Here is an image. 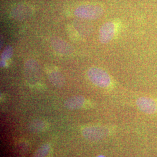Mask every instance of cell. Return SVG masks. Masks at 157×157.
<instances>
[{
    "label": "cell",
    "instance_id": "1",
    "mask_svg": "<svg viewBox=\"0 0 157 157\" xmlns=\"http://www.w3.org/2000/svg\"><path fill=\"white\" fill-rule=\"evenodd\" d=\"M90 81L100 87H107L111 83V78L108 74L98 67H92L87 73Z\"/></svg>",
    "mask_w": 157,
    "mask_h": 157
},
{
    "label": "cell",
    "instance_id": "2",
    "mask_svg": "<svg viewBox=\"0 0 157 157\" xmlns=\"http://www.w3.org/2000/svg\"><path fill=\"white\" fill-rule=\"evenodd\" d=\"M103 13L102 7L97 5H85L80 6L75 11L76 16L79 17L94 19L101 17Z\"/></svg>",
    "mask_w": 157,
    "mask_h": 157
},
{
    "label": "cell",
    "instance_id": "3",
    "mask_svg": "<svg viewBox=\"0 0 157 157\" xmlns=\"http://www.w3.org/2000/svg\"><path fill=\"white\" fill-rule=\"evenodd\" d=\"M84 137L89 140H100L105 137L108 134L106 128L101 126H91L86 128L82 131Z\"/></svg>",
    "mask_w": 157,
    "mask_h": 157
},
{
    "label": "cell",
    "instance_id": "4",
    "mask_svg": "<svg viewBox=\"0 0 157 157\" xmlns=\"http://www.w3.org/2000/svg\"><path fill=\"white\" fill-rule=\"evenodd\" d=\"M136 104L141 111L147 114H154L157 112V102L151 98L140 97L137 99Z\"/></svg>",
    "mask_w": 157,
    "mask_h": 157
},
{
    "label": "cell",
    "instance_id": "5",
    "mask_svg": "<svg viewBox=\"0 0 157 157\" xmlns=\"http://www.w3.org/2000/svg\"><path fill=\"white\" fill-rule=\"evenodd\" d=\"M115 33V26L112 22H107L101 26L99 38L102 43L106 44L113 37Z\"/></svg>",
    "mask_w": 157,
    "mask_h": 157
},
{
    "label": "cell",
    "instance_id": "6",
    "mask_svg": "<svg viewBox=\"0 0 157 157\" xmlns=\"http://www.w3.org/2000/svg\"><path fill=\"white\" fill-rule=\"evenodd\" d=\"M84 103V98L82 96H75L65 101V106L69 109L75 110L80 108Z\"/></svg>",
    "mask_w": 157,
    "mask_h": 157
},
{
    "label": "cell",
    "instance_id": "7",
    "mask_svg": "<svg viewBox=\"0 0 157 157\" xmlns=\"http://www.w3.org/2000/svg\"><path fill=\"white\" fill-rule=\"evenodd\" d=\"M52 45L59 52L67 54L72 52V50L68 44L60 39L52 40Z\"/></svg>",
    "mask_w": 157,
    "mask_h": 157
},
{
    "label": "cell",
    "instance_id": "8",
    "mask_svg": "<svg viewBox=\"0 0 157 157\" xmlns=\"http://www.w3.org/2000/svg\"><path fill=\"white\" fill-rule=\"evenodd\" d=\"M30 9L25 6H18L16 7L12 11V15L16 18L25 17L28 16L30 13Z\"/></svg>",
    "mask_w": 157,
    "mask_h": 157
},
{
    "label": "cell",
    "instance_id": "9",
    "mask_svg": "<svg viewBox=\"0 0 157 157\" xmlns=\"http://www.w3.org/2000/svg\"><path fill=\"white\" fill-rule=\"evenodd\" d=\"M49 78L51 82L56 86H61L63 84V78L62 75L58 72H54L53 73H51L49 76Z\"/></svg>",
    "mask_w": 157,
    "mask_h": 157
},
{
    "label": "cell",
    "instance_id": "10",
    "mask_svg": "<svg viewBox=\"0 0 157 157\" xmlns=\"http://www.w3.org/2000/svg\"><path fill=\"white\" fill-rule=\"evenodd\" d=\"M50 149V146L49 144H43L35 152L33 157H46L49 154Z\"/></svg>",
    "mask_w": 157,
    "mask_h": 157
},
{
    "label": "cell",
    "instance_id": "11",
    "mask_svg": "<svg viewBox=\"0 0 157 157\" xmlns=\"http://www.w3.org/2000/svg\"><path fill=\"white\" fill-rule=\"evenodd\" d=\"M12 55V48L11 47L8 46L6 47V49L3 51L2 55H1V66L4 67L6 63V60L10 59Z\"/></svg>",
    "mask_w": 157,
    "mask_h": 157
},
{
    "label": "cell",
    "instance_id": "12",
    "mask_svg": "<svg viewBox=\"0 0 157 157\" xmlns=\"http://www.w3.org/2000/svg\"><path fill=\"white\" fill-rule=\"evenodd\" d=\"M44 122L41 121H35L30 124V129L35 132H40L45 128Z\"/></svg>",
    "mask_w": 157,
    "mask_h": 157
},
{
    "label": "cell",
    "instance_id": "13",
    "mask_svg": "<svg viewBox=\"0 0 157 157\" xmlns=\"http://www.w3.org/2000/svg\"><path fill=\"white\" fill-rule=\"evenodd\" d=\"M105 157V156H103V155H100V156H98V157Z\"/></svg>",
    "mask_w": 157,
    "mask_h": 157
}]
</instances>
